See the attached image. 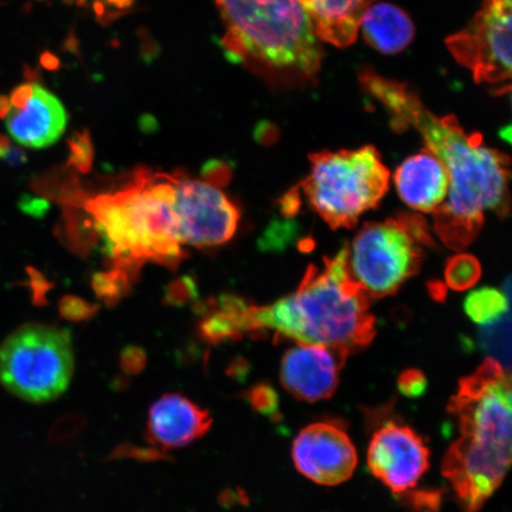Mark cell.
Here are the masks:
<instances>
[{
	"label": "cell",
	"instance_id": "6da1fadb",
	"mask_svg": "<svg viewBox=\"0 0 512 512\" xmlns=\"http://www.w3.org/2000/svg\"><path fill=\"white\" fill-rule=\"evenodd\" d=\"M363 91L379 101L396 131L414 128L448 174L446 200L434 214V227L448 248L462 251L482 229L485 213L505 217L510 209V159L467 133L453 115L438 117L411 87L373 70L360 74Z\"/></svg>",
	"mask_w": 512,
	"mask_h": 512
},
{
	"label": "cell",
	"instance_id": "7a4b0ae2",
	"mask_svg": "<svg viewBox=\"0 0 512 512\" xmlns=\"http://www.w3.org/2000/svg\"><path fill=\"white\" fill-rule=\"evenodd\" d=\"M458 438L443 460L444 477L464 512H478L503 483L511 464V376L489 358L459 382L447 407Z\"/></svg>",
	"mask_w": 512,
	"mask_h": 512
},
{
	"label": "cell",
	"instance_id": "3957f363",
	"mask_svg": "<svg viewBox=\"0 0 512 512\" xmlns=\"http://www.w3.org/2000/svg\"><path fill=\"white\" fill-rule=\"evenodd\" d=\"M253 331L268 329L297 344L323 345L351 354L376 334L369 298L350 278L347 247L322 268H307L298 290L270 306H251Z\"/></svg>",
	"mask_w": 512,
	"mask_h": 512
},
{
	"label": "cell",
	"instance_id": "277c9868",
	"mask_svg": "<svg viewBox=\"0 0 512 512\" xmlns=\"http://www.w3.org/2000/svg\"><path fill=\"white\" fill-rule=\"evenodd\" d=\"M227 32L230 62L247 64L284 86L315 82L323 49L299 0H215Z\"/></svg>",
	"mask_w": 512,
	"mask_h": 512
},
{
	"label": "cell",
	"instance_id": "5b68a950",
	"mask_svg": "<svg viewBox=\"0 0 512 512\" xmlns=\"http://www.w3.org/2000/svg\"><path fill=\"white\" fill-rule=\"evenodd\" d=\"M303 182L307 201L331 228H354L389 188V171L374 146L310 156Z\"/></svg>",
	"mask_w": 512,
	"mask_h": 512
},
{
	"label": "cell",
	"instance_id": "8992f818",
	"mask_svg": "<svg viewBox=\"0 0 512 512\" xmlns=\"http://www.w3.org/2000/svg\"><path fill=\"white\" fill-rule=\"evenodd\" d=\"M73 374V339L68 329L25 324L0 345V383L19 399L44 403L60 398Z\"/></svg>",
	"mask_w": 512,
	"mask_h": 512
},
{
	"label": "cell",
	"instance_id": "52a82bcc",
	"mask_svg": "<svg viewBox=\"0 0 512 512\" xmlns=\"http://www.w3.org/2000/svg\"><path fill=\"white\" fill-rule=\"evenodd\" d=\"M420 242L403 217L364 224L347 247L350 278L369 298L390 296L419 271Z\"/></svg>",
	"mask_w": 512,
	"mask_h": 512
},
{
	"label": "cell",
	"instance_id": "ba28073f",
	"mask_svg": "<svg viewBox=\"0 0 512 512\" xmlns=\"http://www.w3.org/2000/svg\"><path fill=\"white\" fill-rule=\"evenodd\" d=\"M166 181L155 179L115 195L125 216L126 251L134 261L153 259L170 266L181 259L172 210L174 189L171 178Z\"/></svg>",
	"mask_w": 512,
	"mask_h": 512
},
{
	"label": "cell",
	"instance_id": "9c48e42d",
	"mask_svg": "<svg viewBox=\"0 0 512 512\" xmlns=\"http://www.w3.org/2000/svg\"><path fill=\"white\" fill-rule=\"evenodd\" d=\"M511 31L512 3L484 0L469 25L448 37L446 46L477 83L504 86L511 79Z\"/></svg>",
	"mask_w": 512,
	"mask_h": 512
},
{
	"label": "cell",
	"instance_id": "30bf717a",
	"mask_svg": "<svg viewBox=\"0 0 512 512\" xmlns=\"http://www.w3.org/2000/svg\"><path fill=\"white\" fill-rule=\"evenodd\" d=\"M171 182L179 243L213 247L233 238L240 221L239 209L220 189L192 179Z\"/></svg>",
	"mask_w": 512,
	"mask_h": 512
},
{
	"label": "cell",
	"instance_id": "8fae6325",
	"mask_svg": "<svg viewBox=\"0 0 512 512\" xmlns=\"http://www.w3.org/2000/svg\"><path fill=\"white\" fill-rule=\"evenodd\" d=\"M430 448L412 427L388 421L371 437L367 464L395 495L407 497L430 469Z\"/></svg>",
	"mask_w": 512,
	"mask_h": 512
},
{
	"label": "cell",
	"instance_id": "7c38bea8",
	"mask_svg": "<svg viewBox=\"0 0 512 512\" xmlns=\"http://www.w3.org/2000/svg\"><path fill=\"white\" fill-rule=\"evenodd\" d=\"M292 458L304 477L326 486L347 482L358 463L347 426L337 419L313 422L300 431L293 443Z\"/></svg>",
	"mask_w": 512,
	"mask_h": 512
},
{
	"label": "cell",
	"instance_id": "4fadbf2b",
	"mask_svg": "<svg viewBox=\"0 0 512 512\" xmlns=\"http://www.w3.org/2000/svg\"><path fill=\"white\" fill-rule=\"evenodd\" d=\"M348 356L345 351L323 345L297 344L281 361V383L298 400H328L336 392Z\"/></svg>",
	"mask_w": 512,
	"mask_h": 512
},
{
	"label": "cell",
	"instance_id": "5bb4252c",
	"mask_svg": "<svg viewBox=\"0 0 512 512\" xmlns=\"http://www.w3.org/2000/svg\"><path fill=\"white\" fill-rule=\"evenodd\" d=\"M213 418L207 409L182 394H165L147 413L146 440L162 450H178L206 435Z\"/></svg>",
	"mask_w": 512,
	"mask_h": 512
},
{
	"label": "cell",
	"instance_id": "9a60e30c",
	"mask_svg": "<svg viewBox=\"0 0 512 512\" xmlns=\"http://www.w3.org/2000/svg\"><path fill=\"white\" fill-rule=\"evenodd\" d=\"M68 114L62 102L48 89L34 85V95L22 111L6 117V130L18 144L30 149H46L66 131Z\"/></svg>",
	"mask_w": 512,
	"mask_h": 512
},
{
	"label": "cell",
	"instance_id": "2e32d148",
	"mask_svg": "<svg viewBox=\"0 0 512 512\" xmlns=\"http://www.w3.org/2000/svg\"><path fill=\"white\" fill-rule=\"evenodd\" d=\"M394 182L401 200L413 210L433 214L446 200V168L428 150L406 159L396 170Z\"/></svg>",
	"mask_w": 512,
	"mask_h": 512
},
{
	"label": "cell",
	"instance_id": "e0dca14e",
	"mask_svg": "<svg viewBox=\"0 0 512 512\" xmlns=\"http://www.w3.org/2000/svg\"><path fill=\"white\" fill-rule=\"evenodd\" d=\"M375 0H299L320 41L347 48L356 41L361 19Z\"/></svg>",
	"mask_w": 512,
	"mask_h": 512
},
{
	"label": "cell",
	"instance_id": "ac0fdd59",
	"mask_svg": "<svg viewBox=\"0 0 512 512\" xmlns=\"http://www.w3.org/2000/svg\"><path fill=\"white\" fill-rule=\"evenodd\" d=\"M364 40L380 53H401L412 43L415 28L411 17L393 4H373L361 19Z\"/></svg>",
	"mask_w": 512,
	"mask_h": 512
},
{
	"label": "cell",
	"instance_id": "d6986e66",
	"mask_svg": "<svg viewBox=\"0 0 512 512\" xmlns=\"http://www.w3.org/2000/svg\"><path fill=\"white\" fill-rule=\"evenodd\" d=\"M464 310L473 323L488 326L509 315V294L494 287H482L466 297Z\"/></svg>",
	"mask_w": 512,
	"mask_h": 512
},
{
	"label": "cell",
	"instance_id": "ffe728a7",
	"mask_svg": "<svg viewBox=\"0 0 512 512\" xmlns=\"http://www.w3.org/2000/svg\"><path fill=\"white\" fill-rule=\"evenodd\" d=\"M247 332L245 323L217 307L209 311L200 324V335L211 344L236 341Z\"/></svg>",
	"mask_w": 512,
	"mask_h": 512
},
{
	"label": "cell",
	"instance_id": "44dd1931",
	"mask_svg": "<svg viewBox=\"0 0 512 512\" xmlns=\"http://www.w3.org/2000/svg\"><path fill=\"white\" fill-rule=\"evenodd\" d=\"M482 267L475 256L458 254L448 259L445 268L446 285L454 291H466L478 283Z\"/></svg>",
	"mask_w": 512,
	"mask_h": 512
},
{
	"label": "cell",
	"instance_id": "7402d4cb",
	"mask_svg": "<svg viewBox=\"0 0 512 512\" xmlns=\"http://www.w3.org/2000/svg\"><path fill=\"white\" fill-rule=\"evenodd\" d=\"M92 284L96 296L108 305L117 304L130 288L126 271L121 268H115L108 273L94 274Z\"/></svg>",
	"mask_w": 512,
	"mask_h": 512
},
{
	"label": "cell",
	"instance_id": "603a6c76",
	"mask_svg": "<svg viewBox=\"0 0 512 512\" xmlns=\"http://www.w3.org/2000/svg\"><path fill=\"white\" fill-rule=\"evenodd\" d=\"M68 165L81 174H88L94 162V147L88 131L75 132L68 140Z\"/></svg>",
	"mask_w": 512,
	"mask_h": 512
},
{
	"label": "cell",
	"instance_id": "cb8c5ba5",
	"mask_svg": "<svg viewBox=\"0 0 512 512\" xmlns=\"http://www.w3.org/2000/svg\"><path fill=\"white\" fill-rule=\"evenodd\" d=\"M198 287L194 278L183 275L172 280L164 290V304L174 307H183L190 303H197Z\"/></svg>",
	"mask_w": 512,
	"mask_h": 512
},
{
	"label": "cell",
	"instance_id": "d4e9b609",
	"mask_svg": "<svg viewBox=\"0 0 512 512\" xmlns=\"http://www.w3.org/2000/svg\"><path fill=\"white\" fill-rule=\"evenodd\" d=\"M509 315L505 316L499 322L483 326L482 342L486 349L494 352V360H504V354L510 357L509 352Z\"/></svg>",
	"mask_w": 512,
	"mask_h": 512
},
{
	"label": "cell",
	"instance_id": "484cf974",
	"mask_svg": "<svg viewBox=\"0 0 512 512\" xmlns=\"http://www.w3.org/2000/svg\"><path fill=\"white\" fill-rule=\"evenodd\" d=\"M246 399L254 411L275 418L279 412V396L268 383H259L246 393Z\"/></svg>",
	"mask_w": 512,
	"mask_h": 512
},
{
	"label": "cell",
	"instance_id": "4316f807",
	"mask_svg": "<svg viewBox=\"0 0 512 512\" xmlns=\"http://www.w3.org/2000/svg\"><path fill=\"white\" fill-rule=\"evenodd\" d=\"M99 305L86 302L85 299L75 296H66L61 299L59 310L61 316L69 322H83L91 319L98 313Z\"/></svg>",
	"mask_w": 512,
	"mask_h": 512
},
{
	"label": "cell",
	"instance_id": "83f0119b",
	"mask_svg": "<svg viewBox=\"0 0 512 512\" xmlns=\"http://www.w3.org/2000/svg\"><path fill=\"white\" fill-rule=\"evenodd\" d=\"M201 177L204 183L216 189L226 188L232 181L233 165L222 159H209L202 165Z\"/></svg>",
	"mask_w": 512,
	"mask_h": 512
},
{
	"label": "cell",
	"instance_id": "f1b7e54d",
	"mask_svg": "<svg viewBox=\"0 0 512 512\" xmlns=\"http://www.w3.org/2000/svg\"><path fill=\"white\" fill-rule=\"evenodd\" d=\"M293 235L294 224L292 222L274 221L261 236L259 247L265 252L277 251L278 248L285 247Z\"/></svg>",
	"mask_w": 512,
	"mask_h": 512
},
{
	"label": "cell",
	"instance_id": "f546056e",
	"mask_svg": "<svg viewBox=\"0 0 512 512\" xmlns=\"http://www.w3.org/2000/svg\"><path fill=\"white\" fill-rule=\"evenodd\" d=\"M400 393L406 398L418 399L427 389V379L418 369H408L400 374L398 380Z\"/></svg>",
	"mask_w": 512,
	"mask_h": 512
},
{
	"label": "cell",
	"instance_id": "4dcf8cb0",
	"mask_svg": "<svg viewBox=\"0 0 512 512\" xmlns=\"http://www.w3.org/2000/svg\"><path fill=\"white\" fill-rule=\"evenodd\" d=\"M147 357L143 348L128 345L120 355V367L130 375L139 374L146 366Z\"/></svg>",
	"mask_w": 512,
	"mask_h": 512
},
{
	"label": "cell",
	"instance_id": "1f68e13d",
	"mask_svg": "<svg viewBox=\"0 0 512 512\" xmlns=\"http://www.w3.org/2000/svg\"><path fill=\"white\" fill-rule=\"evenodd\" d=\"M19 207L30 216L43 217L49 210V202L46 198L23 196Z\"/></svg>",
	"mask_w": 512,
	"mask_h": 512
},
{
	"label": "cell",
	"instance_id": "d6a6232c",
	"mask_svg": "<svg viewBox=\"0 0 512 512\" xmlns=\"http://www.w3.org/2000/svg\"><path fill=\"white\" fill-rule=\"evenodd\" d=\"M32 95H34V85L32 83H24V85L16 87L10 95L11 106H14L16 111L24 110Z\"/></svg>",
	"mask_w": 512,
	"mask_h": 512
},
{
	"label": "cell",
	"instance_id": "836d02e7",
	"mask_svg": "<svg viewBox=\"0 0 512 512\" xmlns=\"http://www.w3.org/2000/svg\"><path fill=\"white\" fill-rule=\"evenodd\" d=\"M299 208L300 197L297 190L288 192V194H286L284 198H281L280 200V210L281 213L285 215V217H293L298 213Z\"/></svg>",
	"mask_w": 512,
	"mask_h": 512
},
{
	"label": "cell",
	"instance_id": "e575fe53",
	"mask_svg": "<svg viewBox=\"0 0 512 512\" xmlns=\"http://www.w3.org/2000/svg\"><path fill=\"white\" fill-rule=\"evenodd\" d=\"M255 139L261 144H271L275 140V127L268 123H260L255 128Z\"/></svg>",
	"mask_w": 512,
	"mask_h": 512
},
{
	"label": "cell",
	"instance_id": "d590c367",
	"mask_svg": "<svg viewBox=\"0 0 512 512\" xmlns=\"http://www.w3.org/2000/svg\"><path fill=\"white\" fill-rule=\"evenodd\" d=\"M2 160L10 166H21L28 162V156L21 147L12 145Z\"/></svg>",
	"mask_w": 512,
	"mask_h": 512
},
{
	"label": "cell",
	"instance_id": "8d00e7d4",
	"mask_svg": "<svg viewBox=\"0 0 512 512\" xmlns=\"http://www.w3.org/2000/svg\"><path fill=\"white\" fill-rule=\"evenodd\" d=\"M40 63L41 66L49 70V72H56V70H59L61 67L59 57L51 53V51H43L40 56Z\"/></svg>",
	"mask_w": 512,
	"mask_h": 512
},
{
	"label": "cell",
	"instance_id": "74e56055",
	"mask_svg": "<svg viewBox=\"0 0 512 512\" xmlns=\"http://www.w3.org/2000/svg\"><path fill=\"white\" fill-rule=\"evenodd\" d=\"M159 53L160 49L158 44L155 41H153L152 38H147V40L144 41L142 46V54L144 60L147 62H152L153 59H156Z\"/></svg>",
	"mask_w": 512,
	"mask_h": 512
},
{
	"label": "cell",
	"instance_id": "f35d334b",
	"mask_svg": "<svg viewBox=\"0 0 512 512\" xmlns=\"http://www.w3.org/2000/svg\"><path fill=\"white\" fill-rule=\"evenodd\" d=\"M139 126L140 130L147 133H152L153 131L157 130L158 123L155 119V117H152V115H142L139 119Z\"/></svg>",
	"mask_w": 512,
	"mask_h": 512
},
{
	"label": "cell",
	"instance_id": "ab89813d",
	"mask_svg": "<svg viewBox=\"0 0 512 512\" xmlns=\"http://www.w3.org/2000/svg\"><path fill=\"white\" fill-rule=\"evenodd\" d=\"M11 101L6 95H0V119H6L11 113Z\"/></svg>",
	"mask_w": 512,
	"mask_h": 512
},
{
	"label": "cell",
	"instance_id": "60d3db41",
	"mask_svg": "<svg viewBox=\"0 0 512 512\" xmlns=\"http://www.w3.org/2000/svg\"><path fill=\"white\" fill-rule=\"evenodd\" d=\"M64 49L72 51L74 54L79 53L78 40H76L74 32H70L66 42H64Z\"/></svg>",
	"mask_w": 512,
	"mask_h": 512
},
{
	"label": "cell",
	"instance_id": "b9f144b4",
	"mask_svg": "<svg viewBox=\"0 0 512 512\" xmlns=\"http://www.w3.org/2000/svg\"><path fill=\"white\" fill-rule=\"evenodd\" d=\"M93 10L96 17L100 19L106 18V8L104 0H94L93 2Z\"/></svg>",
	"mask_w": 512,
	"mask_h": 512
},
{
	"label": "cell",
	"instance_id": "7bdbcfd3",
	"mask_svg": "<svg viewBox=\"0 0 512 512\" xmlns=\"http://www.w3.org/2000/svg\"><path fill=\"white\" fill-rule=\"evenodd\" d=\"M106 2L118 10L130 9L134 4V0H106Z\"/></svg>",
	"mask_w": 512,
	"mask_h": 512
},
{
	"label": "cell",
	"instance_id": "ee69618b",
	"mask_svg": "<svg viewBox=\"0 0 512 512\" xmlns=\"http://www.w3.org/2000/svg\"><path fill=\"white\" fill-rule=\"evenodd\" d=\"M11 140L9 137L4 136V134H0V160H2L6 153L11 149Z\"/></svg>",
	"mask_w": 512,
	"mask_h": 512
},
{
	"label": "cell",
	"instance_id": "f6af8a7d",
	"mask_svg": "<svg viewBox=\"0 0 512 512\" xmlns=\"http://www.w3.org/2000/svg\"><path fill=\"white\" fill-rule=\"evenodd\" d=\"M24 75H25V78H27L29 80V83L36 82L38 80L37 70H34L29 66L24 67Z\"/></svg>",
	"mask_w": 512,
	"mask_h": 512
},
{
	"label": "cell",
	"instance_id": "bcb514c9",
	"mask_svg": "<svg viewBox=\"0 0 512 512\" xmlns=\"http://www.w3.org/2000/svg\"><path fill=\"white\" fill-rule=\"evenodd\" d=\"M501 2L512 3V0H501Z\"/></svg>",
	"mask_w": 512,
	"mask_h": 512
}]
</instances>
